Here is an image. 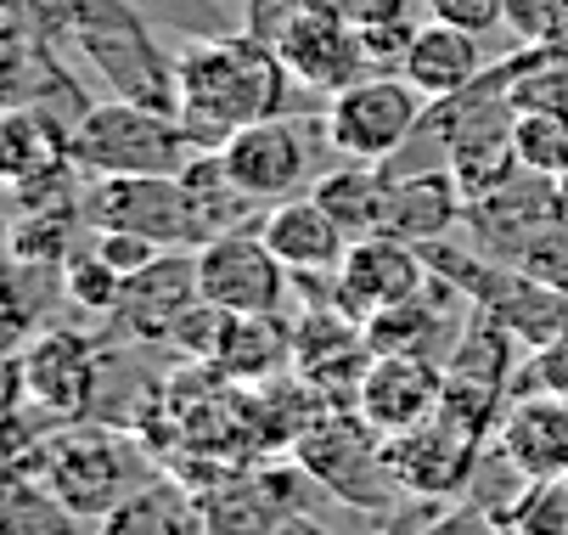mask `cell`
I'll return each instance as SVG.
<instances>
[{"label": "cell", "instance_id": "cell-1", "mask_svg": "<svg viewBox=\"0 0 568 535\" xmlns=\"http://www.w3.org/2000/svg\"><path fill=\"white\" fill-rule=\"evenodd\" d=\"M287 62L248 29L203 34L175 51V113L203 152H220L236 130L276 119L287 108Z\"/></svg>", "mask_w": 568, "mask_h": 535}, {"label": "cell", "instance_id": "cell-2", "mask_svg": "<svg viewBox=\"0 0 568 535\" xmlns=\"http://www.w3.org/2000/svg\"><path fill=\"white\" fill-rule=\"evenodd\" d=\"M197 152L175 108L108 97L73 119V164L91 175H186Z\"/></svg>", "mask_w": 568, "mask_h": 535}, {"label": "cell", "instance_id": "cell-3", "mask_svg": "<svg viewBox=\"0 0 568 535\" xmlns=\"http://www.w3.org/2000/svg\"><path fill=\"white\" fill-rule=\"evenodd\" d=\"M62 23L113 97L175 108V57L152 46L146 23L124 0H62Z\"/></svg>", "mask_w": 568, "mask_h": 535}, {"label": "cell", "instance_id": "cell-4", "mask_svg": "<svg viewBox=\"0 0 568 535\" xmlns=\"http://www.w3.org/2000/svg\"><path fill=\"white\" fill-rule=\"evenodd\" d=\"M40 480L79 513V518H108L141 491V451L119 428H62L34 445Z\"/></svg>", "mask_w": 568, "mask_h": 535}, {"label": "cell", "instance_id": "cell-5", "mask_svg": "<svg viewBox=\"0 0 568 535\" xmlns=\"http://www.w3.org/2000/svg\"><path fill=\"white\" fill-rule=\"evenodd\" d=\"M423 113H428V97L405 73H361L355 85L327 97L321 135L349 164H388L417 135Z\"/></svg>", "mask_w": 568, "mask_h": 535}, {"label": "cell", "instance_id": "cell-6", "mask_svg": "<svg viewBox=\"0 0 568 535\" xmlns=\"http://www.w3.org/2000/svg\"><path fill=\"white\" fill-rule=\"evenodd\" d=\"M513 102L496 85H473L450 102H439V147H445V170L467 192V203H484L501 192L513 175H524L518 147H513Z\"/></svg>", "mask_w": 568, "mask_h": 535}, {"label": "cell", "instance_id": "cell-7", "mask_svg": "<svg viewBox=\"0 0 568 535\" xmlns=\"http://www.w3.org/2000/svg\"><path fill=\"white\" fill-rule=\"evenodd\" d=\"M91 232H135L158 249H203V220L186 175H97L79 203Z\"/></svg>", "mask_w": 568, "mask_h": 535}, {"label": "cell", "instance_id": "cell-8", "mask_svg": "<svg viewBox=\"0 0 568 535\" xmlns=\"http://www.w3.org/2000/svg\"><path fill=\"white\" fill-rule=\"evenodd\" d=\"M304 480L338 491L344 502L361 507H383L388 491H399L394 468H388V440L355 412V406H327L321 423L293 445Z\"/></svg>", "mask_w": 568, "mask_h": 535}, {"label": "cell", "instance_id": "cell-9", "mask_svg": "<svg viewBox=\"0 0 568 535\" xmlns=\"http://www.w3.org/2000/svg\"><path fill=\"white\" fill-rule=\"evenodd\" d=\"M192 254H197V287H203V299L214 304V311H225V316H271V311H282L293 271L271 254V243L260 232L242 225V232L209 238Z\"/></svg>", "mask_w": 568, "mask_h": 535}, {"label": "cell", "instance_id": "cell-10", "mask_svg": "<svg viewBox=\"0 0 568 535\" xmlns=\"http://www.w3.org/2000/svg\"><path fill=\"white\" fill-rule=\"evenodd\" d=\"M434 287V265L417 243L405 238H355L338 276H333V304L338 311H349L355 322H372L383 311H394V304H412Z\"/></svg>", "mask_w": 568, "mask_h": 535}, {"label": "cell", "instance_id": "cell-11", "mask_svg": "<svg viewBox=\"0 0 568 535\" xmlns=\"http://www.w3.org/2000/svg\"><path fill=\"white\" fill-rule=\"evenodd\" d=\"M478 456H484V440L467 434L462 423L450 417H428L417 428H405L388 440V468L399 480L405 496H423V502H450V496H467L473 474H478Z\"/></svg>", "mask_w": 568, "mask_h": 535}, {"label": "cell", "instance_id": "cell-12", "mask_svg": "<svg viewBox=\"0 0 568 535\" xmlns=\"http://www.w3.org/2000/svg\"><path fill=\"white\" fill-rule=\"evenodd\" d=\"M372 355L377 350L366 339V322L338 311L333 299L293 327V372L304 377L315 395H327L333 406H355V390H361Z\"/></svg>", "mask_w": 568, "mask_h": 535}, {"label": "cell", "instance_id": "cell-13", "mask_svg": "<svg viewBox=\"0 0 568 535\" xmlns=\"http://www.w3.org/2000/svg\"><path fill=\"white\" fill-rule=\"evenodd\" d=\"M276 57L287 62L293 85L327 91V97H338L344 85H355L361 68H372L366 51H361V34L349 29V18L333 7V0H304V12L276 40Z\"/></svg>", "mask_w": 568, "mask_h": 535}, {"label": "cell", "instance_id": "cell-14", "mask_svg": "<svg viewBox=\"0 0 568 535\" xmlns=\"http://www.w3.org/2000/svg\"><path fill=\"white\" fill-rule=\"evenodd\" d=\"M97 372H102V350L85 339V333H68V327H51L40 333L23 355H18V377H23V395L62 417V423H79L97 395Z\"/></svg>", "mask_w": 568, "mask_h": 535}, {"label": "cell", "instance_id": "cell-15", "mask_svg": "<svg viewBox=\"0 0 568 535\" xmlns=\"http://www.w3.org/2000/svg\"><path fill=\"white\" fill-rule=\"evenodd\" d=\"M220 175L248 198V203H282L293 198V186L304 181V164H310V152H304V135L298 124H287L282 113L276 119H260L248 130H236L220 152Z\"/></svg>", "mask_w": 568, "mask_h": 535}, {"label": "cell", "instance_id": "cell-16", "mask_svg": "<svg viewBox=\"0 0 568 535\" xmlns=\"http://www.w3.org/2000/svg\"><path fill=\"white\" fill-rule=\"evenodd\" d=\"M439 401H445V366H434V355H372L355 390V412L383 440L428 423Z\"/></svg>", "mask_w": 568, "mask_h": 535}, {"label": "cell", "instance_id": "cell-17", "mask_svg": "<svg viewBox=\"0 0 568 535\" xmlns=\"http://www.w3.org/2000/svg\"><path fill=\"white\" fill-rule=\"evenodd\" d=\"M496 451L518 480H568V395L524 390L496 428Z\"/></svg>", "mask_w": 568, "mask_h": 535}, {"label": "cell", "instance_id": "cell-18", "mask_svg": "<svg viewBox=\"0 0 568 535\" xmlns=\"http://www.w3.org/2000/svg\"><path fill=\"white\" fill-rule=\"evenodd\" d=\"M304 468H260V474H225L197 496L203 535H271L298 496Z\"/></svg>", "mask_w": 568, "mask_h": 535}, {"label": "cell", "instance_id": "cell-19", "mask_svg": "<svg viewBox=\"0 0 568 535\" xmlns=\"http://www.w3.org/2000/svg\"><path fill=\"white\" fill-rule=\"evenodd\" d=\"M203 304V287H197V254L181 260V249H170L164 260H152L141 276L124 282V299H119V327H130L135 339H152V344H170L175 327Z\"/></svg>", "mask_w": 568, "mask_h": 535}, {"label": "cell", "instance_id": "cell-20", "mask_svg": "<svg viewBox=\"0 0 568 535\" xmlns=\"http://www.w3.org/2000/svg\"><path fill=\"white\" fill-rule=\"evenodd\" d=\"M254 232L271 243V254H276L293 276H338V265H344V254H349V243H355L310 192L271 203V209L260 214Z\"/></svg>", "mask_w": 568, "mask_h": 535}, {"label": "cell", "instance_id": "cell-21", "mask_svg": "<svg viewBox=\"0 0 568 535\" xmlns=\"http://www.w3.org/2000/svg\"><path fill=\"white\" fill-rule=\"evenodd\" d=\"M394 73H405V80H412L428 102H450V97H462V91H473V85L484 80L478 34H462V29L428 18V23L412 34V46H405V57H399Z\"/></svg>", "mask_w": 568, "mask_h": 535}, {"label": "cell", "instance_id": "cell-22", "mask_svg": "<svg viewBox=\"0 0 568 535\" xmlns=\"http://www.w3.org/2000/svg\"><path fill=\"white\" fill-rule=\"evenodd\" d=\"M456 220H467V192L456 186L450 170H417L394 181L388 175V214H383V232L405 238V243H445V232Z\"/></svg>", "mask_w": 568, "mask_h": 535}, {"label": "cell", "instance_id": "cell-23", "mask_svg": "<svg viewBox=\"0 0 568 535\" xmlns=\"http://www.w3.org/2000/svg\"><path fill=\"white\" fill-rule=\"evenodd\" d=\"M209 366L225 384L260 390L271 377L293 372V327L271 311V316H225V333L209 355Z\"/></svg>", "mask_w": 568, "mask_h": 535}, {"label": "cell", "instance_id": "cell-24", "mask_svg": "<svg viewBox=\"0 0 568 535\" xmlns=\"http://www.w3.org/2000/svg\"><path fill=\"white\" fill-rule=\"evenodd\" d=\"M310 198L327 209L349 238H377L388 214V170L383 164H344L333 175H321Z\"/></svg>", "mask_w": 568, "mask_h": 535}, {"label": "cell", "instance_id": "cell-25", "mask_svg": "<svg viewBox=\"0 0 568 535\" xmlns=\"http://www.w3.org/2000/svg\"><path fill=\"white\" fill-rule=\"evenodd\" d=\"M102 535H203L197 496L181 491V480L164 485H141L124 507L102 518Z\"/></svg>", "mask_w": 568, "mask_h": 535}, {"label": "cell", "instance_id": "cell-26", "mask_svg": "<svg viewBox=\"0 0 568 535\" xmlns=\"http://www.w3.org/2000/svg\"><path fill=\"white\" fill-rule=\"evenodd\" d=\"M0 159H7V181L40 175V170L73 159V130H57L40 108H12L7 135H0Z\"/></svg>", "mask_w": 568, "mask_h": 535}, {"label": "cell", "instance_id": "cell-27", "mask_svg": "<svg viewBox=\"0 0 568 535\" xmlns=\"http://www.w3.org/2000/svg\"><path fill=\"white\" fill-rule=\"evenodd\" d=\"M79 513L34 474H7V502H0V535H73Z\"/></svg>", "mask_w": 568, "mask_h": 535}, {"label": "cell", "instance_id": "cell-28", "mask_svg": "<svg viewBox=\"0 0 568 535\" xmlns=\"http://www.w3.org/2000/svg\"><path fill=\"white\" fill-rule=\"evenodd\" d=\"M513 344H518V339H513L501 322H490L484 311H473V322H467L462 344L450 350L445 372H450V377H473V384H490V390H507V372H513Z\"/></svg>", "mask_w": 568, "mask_h": 535}, {"label": "cell", "instance_id": "cell-29", "mask_svg": "<svg viewBox=\"0 0 568 535\" xmlns=\"http://www.w3.org/2000/svg\"><path fill=\"white\" fill-rule=\"evenodd\" d=\"M518 164L546 181H568V108H524L513 119Z\"/></svg>", "mask_w": 568, "mask_h": 535}, {"label": "cell", "instance_id": "cell-30", "mask_svg": "<svg viewBox=\"0 0 568 535\" xmlns=\"http://www.w3.org/2000/svg\"><path fill=\"white\" fill-rule=\"evenodd\" d=\"M434 293V287H428ZM412 299V304H394V311L366 322V339L377 355H428V339L445 333V322L434 316V299Z\"/></svg>", "mask_w": 568, "mask_h": 535}, {"label": "cell", "instance_id": "cell-31", "mask_svg": "<svg viewBox=\"0 0 568 535\" xmlns=\"http://www.w3.org/2000/svg\"><path fill=\"white\" fill-rule=\"evenodd\" d=\"M62 287L73 304H85L91 316H113L119 299H124V276L97 254V243H73L62 260Z\"/></svg>", "mask_w": 568, "mask_h": 535}, {"label": "cell", "instance_id": "cell-32", "mask_svg": "<svg viewBox=\"0 0 568 535\" xmlns=\"http://www.w3.org/2000/svg\"><path fill=\"white\" fill-rule=\"evenodd\" d=\"M507 535H568V480H529L501 518Z\"/></svg>", "mask_w": 568, "mask_h": 535}, {"label": "cell", "instance_id": "cell-33", "mask_svg": "<svg viewBox=\"0 0 568 535\" xmlns=\"http://www.w3.org/2000/svg\"><path fill=\"white\" fill-rule=\"evenodd\" d=\"M513 265H524L529 276H540V282H551V287L568 293V214H557L546 232H535V238L513 254Z\"/></svg>", "mask_w": 568, "mask_h": 535}, {"label": "cell", "instance_id": "cell-34", "mask_svg": "<svg viewBox=\"0 0 568 535\" xmlns=\"http://www.w3.org/2000/svg\"><path fill=\"white\" fill-rule=\"evenodd\" d=\"M428 18L484 40V34H496L507 23V0H428Z\"/></svg>", "mask_w": 568, "mask_h": 535}, {"label": "cell", "instance_id": "cell-35", "mask_svg": "<svg viewBox=\"0 0 568 535\" xmlns=\"http://www.w3.org/2000/svg\"><path fill=\"white\" fill-rule=\"evenodd\" d=\"M91 243H97V254H102L124 282H130V276H141L152 260H164V254H170V249H158L152 238H135V232H97Z\"/></svg>", "mask_w": 568, "mask_h": 535}, {"label": "cell", "instance_id": "cell-36", "mask_svg": "<svg viewBox=\"0 0 568 535\" xmlns=\"http://www.w3.org/2000/svg\"><path fill=\"white\" fill-rule=\"evenodd\" d=\"M524 390H546V395H568V327L546 344H535L529 366H524Z\"/></svg>", "mask_w": 568, "mask_h": 535}, {"label": "cell", "instance_id": "cell-37", "mask_svg": "<svg viewBox=\"0 0 568 535\" xmlns=\"http://www.w3.org/2000/svg\"><path fill=\"white\" fill-rule=\"evenodd\" d=\"M298 12H304V0H242V29L276 51V40L287 34V23H293Z\"/></svg>", "mask_w": 568, "mask_h": 535}, {"label": "cell", "instance_id": "cell-38", "mask_svg": "<svg viewBox=\"0 0 568 535\" xmlns=\"http://www.w3.org/2000/svg\"><path fill=\"white\" fill-rule=\"evenodd\" d=\"M423 535H507V529H501V513H490V507H450Z\"/></svg>", "mask_w": 568, "mask_h": 535}, {"label": "cell", "instance_id": "cell-39", "mask_svg": "<svg viewBox=\"0 0 568 535\" xmlns=\"http://www.w3.org/2000/svg\"><path fill=\"white\" fill-rule=\"evenodd\" d=\"M333 7L349 18V29H355V34H366V29H383V23H399V18H405V0H333Z\"/></svg>", "mask_w": 568, "mask_h": 535}, {"label": "cell", "instance_id": "cell-40", "mask_svg": "<svg viewBox=\"0 0 568 535\" xmlns=\"http://www.w3.org/2000/svg\"><path fill=\"white\" fill-rule=\"evenodd\" d=\"M271 535H327V529H315V524H310L304 513H287V518H282V524L271 529Z\"/></svg>", "mask_w": 568, "mask_h": 535}]
</instances>
